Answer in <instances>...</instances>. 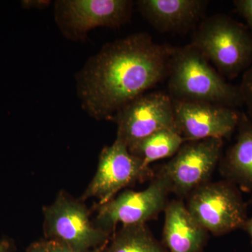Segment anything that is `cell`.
Listing matches in <instances>:
<instances>
[{"instance_id":"6da1fadb","label":"cell","mask_w":252,"mask_h":252,"mask_svg":"<svg viewBox=\"0 0 252 252\" xmlns=\"http://www.w3.org/2000/svg\"><path fill=\"white\" fill-rule=\"evenodd\" d=\"M174 47L137 32L107 43L76 74L81 107L96 120H112L131 100L168 74Z\"/></svg>"},{"instance_id":"7a4b0ae2","label":"cell","mask_w":252,"mask_h":252,"mask_svg":"<svg viewBox=\"0 0 252 252\" xmlns=\"http://www.w3.org/2000/svg\"><path fill=\"white\" fill-rule=\"evenodd\" d=\"M172 99L212 102L236 109L243 105L239 86L232 85L191 44L174 48L168 74Z\"/></svg>"},{"instance_id":"3957f363","label":"cell","mask_w":252,"mask_h":252,"mask_svg":"<svg viewBox=\"0 0 252 252\" xmlns=\"http://www.w3.org/2000/svg\"><path fill=\"white\" fill-rule=\"evenodd\" d=\"M215 65L219 73L234 79L252 63V34L243 23L217 14L203 18L190 43Z\"/></svg>"},{"instance_id":"277c9868","label":"cell","mask_w":252,"mask_h":252,"mask_svg":"<svg viewBox=\"0 0 252 252\" xmlns=\"http://www.w3.org/2000/svg\"><path fill=\"white\" fill-rule=\"evenodd\" d=\"M187 206L202 226L214 235L243 228L248 220L247 205L240 189L228 181L207 182L189 194Z\"/></svg>"},{"instance_id":"5b68a950","label":"cell","mask_w":252,"mask_h":252,"mask_svg":"<svg viewBox=\"0 0 252 252\" xmlns=\"http://www.w3.org/2000/svg\"><path fill=\"white\" fill-rule=\"evenodd\" d=\"M223 140L210 138L185 142L157 175L163 179L170 193L189 196L207 182L220 164Z\"/></svg>"},{"instance_id":"8992f818","label":"cell","mask_w":252,"mask_h":252,"mask_svg":"<svg viewBox=\"0 0 252 252\" xmlns=\"http://www.w3.org/2000/svg\"><path fill=\"white\" fill-rule=\"evenodd\" d=\"M130 0H58L55 21L66 39L82 41L97 28H117L130 20Z\"/></svg>"},{"instance_id":"52a82bcc","label":"cell","mask_w":252,"mask_h":252,"mask_svg":"<svg viewBox=\"0 0 252 252\" xmlns=\"http://www.w3.org/2000/svg\"><path fill=\"white\" fill-rule=\"evenodd\" d=\"M46 234L78 252H86L108 243V232L94 226L83 205L59 194L44 210Z\"/></svg>"},{"instance_id":"ba28073f","label":"cell","mask_w":252,"mask_h":252,"mask_svg":"<svg viewBox=\"0 0 252 252\" xmlns=\"http://www.w3.org/2000/svg\"><path fill=\"white\" fill-rule=\"evenodd\" d=\"M112 121L117 126V140L127 148L162 129H175L173 100L155 91L141 94L118 111Z\"/></svg>"},{"instance_id":"9c48e42d","label":"cell","mask_w":252,"mask_h":252,"mask_svg":"<svg viewBox=\"0 0 252 252\" xmlns=\"http://www.w3.org/2000/svg\"><path fill=\"white\" fill-rule=\"evenodd\" d=\"M169 191L163 179L157 175L147 189L141 191L126 190L116 198L99 205L96 224L111 233L119 223L142 224L165 210Z\"/></svg>"},{"instance_id":"30bf717a","label":"cell","mask_w":252,"mask_h":252,"mask_svg":"<svg viewBox=\"0 0 252 252\" xmlns=\"http://www.w3.org/2000/svg\"><path fill=\"white\" fill-rule=\"evenodd\" d=\"M151 174L149 167H144L140 159L130 153L125 144L116 139L112 145L102 149L97 172L82 198H97L99 206L112 200L122 189Z\"/></svg>"},{"instance_id":"8fae6325","label":"cell","mask_w":252,"mask_h":252,"mask_svg":"<svg viewBox=\"0 0 252 252\" xmlns=\"http://www.w3.org/2000/svg\"><path fill=\"white\" fill-rule=\"evenodd\" d=\"M173 100L175 128L185 142L229 138L238 127L237 109L212 102Z\"/></svg>"},{"instance_id":"7c38bea8","label":"cell","mask_w":252,"mask_h":252,"mask_svg":"<svg viewBox=\"0 0 252 252\" xmlns=\"http://www.w3.org/2000/svg\"><path fill=\"white\" fill-rule=\"evenodd\" d=\"M141 15L160 32L189 31L206 11V0H139L136 1Z\"/></svg>"},{"instance_id":"4fadbf2b","label":"cell","mask_w":252,"mask_h":252,"mask_svg":"<svg viewBox=\"0 0 252 252\" xmlns=\"http://www.w3.org/2000/svg\"><path fill=\"white\" fill-rule=\"evenodd\" d=\"M164 212L162 240L169 252H201L208 231L194 219L183 201L169 202Z\"/></svg>"},{"instance_id":"5bb4252c","label":"cell","mask_w":252,"mask_h":252,"mask_svg":"<svg viewBox=\"0 0 252 252\" xmlns=\"http://www.w3.org/2000/svg\"><path fill=\"white\" fill-rule=\"evenodd\" d=\"M236 141L220 162L225 180L246 192H252V120L240 112Z\"/></svg>"},{"instance_id":"9a60e30c","label":"cell","mask_w":252,"mask_h":252,"mask_svg":"<svg viewBox=\"0 0 252 252\" xmlns=\"http://www.w3.org/2000/svg\"><path fill=\"white\" fill-rule=\"evenodd\" d=\"M185 142L175 129H162L131 146L128 150L144 167H149L152 162L173 157Z\"/></svg>"},{"instance_id":"2e32d148","label":"cell","mask_w":252,"mask_h":252,"mask_svg":"<svg viewBox=\"0 0 252 252\" xmlns=\"http://www.w3.org/2000/svg\"><path fill=\"white\" fill-rule=\"evenodd\" d=\"M102 252H168L146 223L124 225Z\"/></svg>"},{"instance_id":"e0dca14e","label":"cell","mask_w":252,"mask_h":252,"mask_svg":"<svg viewBox=\"0 0 252 252\" xmlns=\"http://www.w3.org/2000/svg\"><path fill=\"white\" fill-rule=\"evenodd\" d=\"M239 89L241 93L243 105L246 107L245 113L252 120V63L251 65L243 73Z\"/></svg>"},{"instance_id":"ac0fdd59","label":"cell","mask_w":252,"mask_h":252,"mask_svg":"<svg viewBox=\"0 0 252 252\" xmlns=\"http://www.w3.org/2000/svg\"><path fill=\"white\" fill-rule=\"evenodd\" d=\"M233 4L239 14L245 18L252 34V0H235Z\"/></svg>"},{"instance_id":"d6986e66","label":"cell","mask_w":252,"mask_h":252,"mask_svg":"<svg viewBox=\"0 0 252 252\" xmlns=\"http://www.w3.org/2000/svg\"><path fill=\"white\" fill-rule=\"evenodd\" d=\"M47 243L48 245H49L50 252H78L74 251V250L67 247V245H64V243L58 241V240H49V241H47ZM107 244H106V245H107ZM106 245L86 252H102V250H104V247L106 246Z\"/></svg>"},{"instance_id":"ffe728a7","label":"cell","mask_w":252,"mask_h":252,"mask_svg":"<svg viewBox=\"0 0 252 252\" xmlns=\"http://www.w3.org/2000/svg\"><path fill=\"white\" fill-rule=\"evenodd\" d=\"M51 2L49 0H26L21 3L24 9H44L48 7Z\"/></svg>"},{"instance_id":"44dd1931","label":"cell","mask_w":252,"mask_h":252,"mask_svg":"<svg viewBox=\"0 0 252 252\" xmlns=\"http://www.w3.org/2000/svg\"><path fill=\"white\" fill-rule=\"evenodd\" d=\"M27 252H50L47 241L38 242L33 243L28 248Z\"/></svg>"},{"instance_id":"7402d4cb","label":"cell","mask_w":252,"mask_h":252,"mask_svg":"<svg viewBox=\"0 0 252 252\" xmlns=\"http://www.w3.org/2000/svg\"><path fill=\"white\" fill-rule=\"evenodd\" d=\"M242 229L245 230V231L248 233L249 235H250V238H251L252 245V217L251 218H248V220H247L244 223Z\"/></svg>"},{"instance_id":"603a6c76","label":"cell","mask_w":252,"mask_h":252,"mask_svg":"<svg viewBox=\"0 0 252 252\" xmlns=\"http://www.w3.org/2000/svg\"><path fill=\"white\" fill-rule=\"evenodd\" d=\"M11 249V245L9 240H0V252H10Z\"/></svg>"}]
</instances>
